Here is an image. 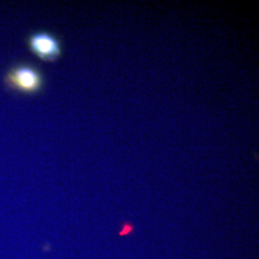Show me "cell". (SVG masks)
Instances as JSON below:
<instances>
[{
	"label": "cell",
	"mask_w": 259,
	"mask_h": 259,
	"mask_svg": "<svg viewBox=\"0 0 259 259\" xmlns=\"http://www.w3.org/2000/svg\"><path fill=\"white\" fill-rule=\"evenodd\" d=\"M32 51L45 61H54L61 55L59 41L50 34L38 33L30 39Z\"/></svg>",
	"instance_id": "cell-1"
},
{
	"label": "cell",
	"mask_w": 259,
	"mask_h": 259,
	"mask_svg": "<svg viewBox=\"0 0 259 259\" xmlns=\"http://www.w3.org/2000/svg\"><path fill=\"white\" fill-rule=\"evenodd\" d=\"M10 82L16 88L24 92H35L39 89L41 83L40 75L31 67H19L10 75Z\"/></svg>",
	"instance_id": "cell-2"
}]
</instances>
